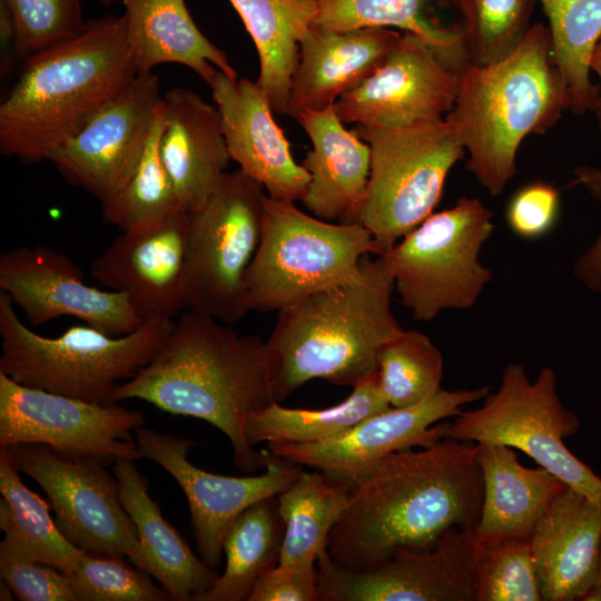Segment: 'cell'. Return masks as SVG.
Listing matches in <instances>:
<instances>
[{"mask_svg":"<svg viewBox=\"0 0 601 601\" xmlns=\"http://www.w3.org/2000/svg\"><path fill=\"white\" fill-rule=\"evenodd\" d=\"M482 501L477 443L442 439L396 451L352 487L326 550L339 566L368 571L398 550L432 549L452 528L474 533Z\"/></svg>","mask_w":601,"mask_h":601,"instance_id":"cell-1","label":"cell"},{"mask_svg":"<svg viewBox=\"0 0 601 601\" xmlns=\"http://www.w3.org/2000/svg\"><path fill=\"white\" fill-rule=\"evenodd\" d=\"M221 324L186 309L151 361L118 384L108 403L138 398L164 412L204 420L229 440L236 467L250 473L265 467L266 455L247 442L245 420L276 402L265 342Z\"/></svg>","mask_w":601,"mask_h":601,"instance_id":"cell-2","label":"cell"},{"mask_svg":"<svg viewBox=\"0 0 601 601\" xmlns=\"http://www.w3.org/2000/svg\"><path fill=\"white\" fill-rule=\"evenodd\" d=\"M368 254L354 279L277 311L265 352L276 402L311 380L354 387L377 374L381 348L400 335L391 306L393 277L382 255Z\"/></svg>","mask_w":601,"mask_h":601,"instance_id":"cell-3","label":"cell"},{"mask_svg":"<svg viewBox=\"0 0 601 601\" xmlns=\"http://www.w3.org/2000/svg\"><path fill=\"white\" fill-rule=\"evenodd\" d=\"M137 75L124 14L87 21L77 37L22 62L0 104L1 154L48 160Z\"/></svg>","mask_w":601,"mask_h":601,"instance_id":"cell-4","label":"cell"},{"mask_svg":"<svg viewBox=\"0 0 601 601\" xmlns=\"http://www.w3.org/2000/svg\"><path fill=\"white\" fill-rule=\"evenodd\" d=\"M564 111L568 101L551 57L550 30L536 22L496 62L461 63L456 99L446 118L459 127L467 170L495 197L516 174L521 142L552 129Z\"/></svg>","mask_w":601,"mask_h":601,"instance_id":"cell-5","label":"cell"},{"mask_svg":"<svg viewBox=\"0 0 601 601\" xmlns=\"http://www.w3.org/2000/svg\"><path fill=\"white\" fill-rule=\"evenodd\" d=\"M13 305L0 290V372L24 386L99 404L151 361L175 324L152 318L121 336L85 324L46 337L26 326Z\"/></svg>","mask_w":601,"mask_h":601,"instance_id":"cell-6","label":"cell"},{"mask_svg":"<svg viewBox=\"0 0 601 601\" xmlns=\"http://www.w3.org/2000/svg\"><path fill=\"white\" fill-rule=\"evenodd\" d=\"M380 255L361 224L309 216L293 201L264 200L259 245L246 272L249 311L273 312L318 290L347 283L363 256Z\"/></svg>","mask_w":601,"mask_h":601,"instance_id":"cell-7","label":"cell"},{"mask_svg":"<svg viewBox=\"0 0 601 601\" xmlns=\"http://www.w3.org/2000/svg\"><path fill=\"white\" fill-rule=\"evenodd\" d=\"M371 149L361 223L380 255L424 221L439 205L449 173L466 154L449 118L406 126L355 125Z\"/></svg>","mask_w":601,"mask_h":601,"instance_id":"cell-8","label":"cell"},{"mask_svg":"<svg viewBox=\"0 0 601 601\" xmlns=\"http://www.w3.org/2000/svg\"><path fill=\"white\" fill-rule=\"evenodd\" d=\"M494 230L493 213L476 197L433 213L384 256L401 303L416 321L445 309H467L491 282L479 260Z\"/></svg>","mask_w":601,"mask_h":601,"instance_id":"cell-9","label":"cell"},{"mask_svg":"<svg viewBox=\"0 0 601 601\" xmlns=\"http://www.w3.org/2000/svg\"><path fill=\"white\" fill-rule=\"evenodd\" d=\"M579 428V417L558 395L552 367H543L532 382L523 365L510 363L497 391L481 407L446 422L443 439L518 449L601 509V477L564 443Z\"/></svg>","mask_w":601,"mask_h":601,"instance_id":"cell-10","label":"cell"},{"mask_svg":"<svg viewBox=\"0 0 601 601\" xmlns=\"http://www.w3.org/2000/svg\"><path fill=\"white\" fill-rule=\"evenodd\" d=\"M266 195L238 168L225 173L205 205L189 214L186 309L227 325L249 312L245 278L259 245Z\"/></svg>","mask_w":601,"mask_h":601,"instance_id":"cell-11","label":"cell"},{"mask_svg":"<svg viewBox=\"0 0 601 601\" xmlns=\"http://www.w3.org/2000/svg\"><path fill=\"white\" fill-rule=\"evenodd\" d=\"M141 412L90 403L21 385L0 372V447L33 443L68 457L140 459L135 431Z\"/></svg>","mask_w":601,"mask_h":601,"instance_id":"cell-12","label":"cell"},{"mask_svg":"<svg viewBox=\"0 0 601 601\" xmlns=\"http://www.w3.org/2000/svg\"><path fill=\"white\" fill-rule=\"evenodd\" d=\"M8 449L18 470L47 494L60 532L79 549L131 558L137 528L126 511L117 477L91 459L68 457L33 443Z\"/></svg>","mask_w":601,"mask_h":601,"instance_id":"cell-13","label":"cell"},{"mask_svg":"<svg viewBox=\"0 0 601 601\" xmlns=\"http://www.w3.org/2000/svg\"><path fill=\"white\" fill-rule=\"evenodd\" d=\"M477 544L452 528L428 550L402 549L372 570L336 564L322 549L316 560L319 601H475Z\"/></svg>","mask_w":601,"mask_h":601,"instance_id":"cell-14","label":"cell"},{"mask_svg":"<svg viewBox=\"0 0 601 601\" xmlns=\"http://www.w3.org/2000/svg\"><path fill=\"white\" fill-rule=\"evenodd\" d=\"M490 387L441 390L408 407H390L370 416L342 435L317 443H267L270 453L294 464L306 465L351 489L386 455L414 446H428L443 439L445 423L463 405L484 400Z\"/></svg>","mask_w":601,"mask_h":601,"instance_id":"cell-15","label":"cell"},{"mask_svg":"<svg viewBox=\"0 0 601 601\" xmlns=\"http://www.w3.org/2000/svg\"><path fill=\"white\" fill-rule=\"evenodd\" d=\"M140 457L166 470L185 493L200 559L211 568L220 561L226 532L257 501L278 495L304 470L265 452V472L255 476H226L197 467L188 460L194 443L140 426L135 431Z\"/></svg>","mask_w":601,"mask_h":601,"instance_id":"cell-16","label":"cell"},{"mask_svg":"<svg viewBox=\"0 0 601 601\" xmlns=\"http://www.w3.org/2000/svg\"><path fill=\"white\" fill-rule=\"evenodd\" d=\"M461 60L404 32L386 60L343 93L334 110L344 124L396 127L445 118L459 90Z\"/></svg>","mask_w":601,"mask_h":601,"instance_id":"cell-17","label":"cell"},{"mask_svg":"<svg viewBox=\"0 0 601 601\" xmlns=\"http://www.w3.org/2000/svg\"><path fill=\"white\" fill-rule=\"evenodd\" d=\"M161 100L157 75L138 72L48 161L67 183L107 201L134 174Z\"/></svg>","mask_w":601,"mask_h":601,"instance_id":"cell-18","label":"cell"},{"mask_svg":"<svg viewBox=\"0 0 601 601\" xmlns=\"http://www.w3.org/2000/svg\"><path fill=\"white\" fill-rule=\"evenodd\" d=\"M0 290L23 311L32 326L72 316L121 336L145 323L125 294L87 285L69 256L41 245L19 246L0 255Z\"/></svg>","mask_w":601,"mask_h":601,"instance_id":"cell-19","label":"cell"},{"mask_svg":"<svg viewBox=\"0 0 601 601\" xmlns=\"http://www.w3.org/2000/svg\"><path fill=\"white\" fill-rule=\"evenodd\" d=\"M189 214L178 210L146 227L121 231L91 264V276L125 294L142 321L186 309Z\"/></svg>","mask_w":601,"mask_h":601,"instance_id":"cell-20","label":"cell"},{"mask_svg":"<svg viewBox=\"0 0 601 601\" xmlns=\"http://www.w3.org/2000/svg\"><path fill=\"white\" fill-rule=\"evenodd\" d=\"M220 116L230 159L276 200H300L309 174L292 154L273 116V107L257 82L217 70L208 85Z\"/></svg>","mask_w":601,"mask_h":601,"instance_id":"cell-21","label":"cell"},{"mask_svg":"<svg viewBox=\"0 0 601 601\" xmlns=\"http://www.w3.org/2000/svg\"><path fill=\"white\" fill-rule=\"evenodd\" d=\"M402 35L381 27L334 31L311 26L299 41L288 116L334 106L386 60Z\"/></svg>","mask_w":601,"mask_h":601,"instance_id":"cell-22","label":"cell"},{"mask_svg":"<svg viewBox=\"0 0 601 601\" xmlns=\"http://www.w3.org/2000/svg\"><path fill=\"white\" fill-rule=\"evenodd\" d=\"M543 601H582L597 583L601 509L565 486L530 539Z\"/></svg>","mask_w":601,"mask_h":601,"instance_id":"cell-23","label":"cell"},{"mask_svg":"<svg viewBox=\"0 0 601 601\" xmlns=\"http://www.w3.org/2000/svg\"><path fill=\"white\" fill-rule=\"evenodd\" d=\"M160 156L180 208L191 214L217 189L230 159L216 106L177 87L162 97Z\"/></svg>","mask_w":601,"mask_h":601,"instance_id":"cell-24","label":"cell"},{"mask_svg":"<svg viewBox=\"0 0 601 601\" xmlns=\"http://www.w3.org/2000/svg\"><path fill=\"white\" fill-rule=\"evenodd\" d=\"M296 121L312 142L302 166L309 183L300 201L317 218L341 224L358 223L366 198L371 149L334 110L305 111Z\"/></svg>","mask_w":601,"mask_h":601,"instance_id":"cell-25","label":"cell"},{"mask_svg":"<svg viewBox=\"0 0 601 601\" xmlns=\"http://www.w3.org/2000/svg\"><path fill=\"white\" fill-rule=\"evenodd\" d=\"M112 472L139 538L129 562L154 577L175 601H195L214 585L217 572L199 559L165 520L135 461L117 459Z\"/></svg>","mask_w":601,"mask_h":601,"instance_id":"cell-26","label":"cell"},{"mask_svg":"<svg viewBox=\"0 0 601 601\" xmlns=\"http://www.w3.org/2000/svg\"><path fill=\"white\" fill-rule=\"evenodd\" d=\"M483 501L475 541L529 540L553 500L568 486L548 470L523 466L513 447L477 443Z\"/></svg>","mask_w":601,"mask_h":601,"instance_id":"cell-27","label":"cell"},{"mask_svg":"<svg viewBox=\"0 0 601 601\" xmlns=\"http://www.w3.org/2000/svg\"><path fill=\"white\" fill-rule=\"evenodd\" d=\"M120 1L138 72H150L157 65L175 62L191 69L207 85L217 70L238 77L226 53L196 26L185 0Z\"/></svg>","mask_w":601,"mask_h":601,"instance_id":"cell-28","label":"cell"},{"mask_svg":"<svg viewBox=\"0 0 601 601\" xmlns=\"http://www.w3.org/2000/svg\"><path fill=\"white\" fill-rule=\"evenodd\" d=\"M252 37L259 58L256 80L274 112L289 115V89L299 41L309 29L318 0H229Z\"/></svg>","mask_w":601,"mask_h":601,"instance_id":"cell-29","label":"cell"},{"mask_svg":"<svg viewBox=\"0 0 601 601\" xmlns=\"http://www.w3.org/2000/svg\"><path fill=\"white\" fill-rule=\"evenodd\" d=\"M390 407L377 373L355 385L347 398L331 407L287 408L273 402L247 415L244 432L252 446L262 442L317 443L337 437L363 420Z\"/></svg>","mask_w":601,"mask_h":601,"instance_id":"cell-30","label":"cell"},{"mask_svg":"<svg viewBox=\"0 0 601 601\" xmlns=\"http://www.w3.org/2000/svg\"><path fill=\"white\" fill-rule=\"evenodd\" d=\"M8 449L0 447V550L50 564L69 574L83 550L72 544L50 515V504L21 481Z\"/></svg>","mask_w":601,"mask_h":601,"instance_id":"cell-31","label":"cell"},{"mask_svg":"<svg viewBox=\"0 0 601 601\" xmlns=\"http://www.w3.org/2000/svg\"><path fill=\"white\" fill-rule=\"evenodd\" d=\"M284 531L277 495L247 508L226 532L224 572L195 601L246 600L256 580L279 563Z\"/></svg>","mask_w":601,"mask_h":601,"instance_id":"cell-32","label":"cell"},{"mask_svg":"<svg viewBox=\"0 0 601 601\" xmlns=\"http://www.w3.org/2000/svg\"><path fill=\"white\" fill-rule=\"evenodd\" d=\"M549 21L551 57L559 71L568 111H594L599 86L590 78V58L601 35V0H538Z\"/></svg>","mask_w":601,"mask_h":601,"instance_id":"cell-33","label":"cell"},{"mask_svg":"<svg viewBox=\"0 0 601 601\" xmlns=\"http://www.w3.org/2000/svg\"><path fill=\"white\" fill-rule=\"evenodd\" d=\"M352 489L319 471L303 470L277 495L285 531L279 563L316 562L335 523L345 511Z\"/></svg>","mask_w":601,"mask_h":601,"instance_id":"cell-34","label":"cell"},{"mask_svg":"<svg viewBox=\"0 0 601 601\" xmlns=\"http://www.w3.org/2000/svg\"><path fill=\"white\" fill-rule=\"evenodd\" d=\"M164 121L161 100L134 174L118 193L101 204L104 221L121 231L149 226L183 210L160 156Z\"/></svg>","mask_w":601,"mask_h":601,"instance_id":"cell-35","label":"cell"},{"mask_svg":"<svg viewBox=\"0 0 601 601\" xmlns=\"http://www.w3.org/2000/svg\"><path fill=\"white\" fill-rule=\"evenodd\" d=\"M465 61L486 66L504 58L529 31L538 0H449Z\"/></svg>","mask_w":601,"mask_h":601,"instance_id":"cell-36","label":"cell"},{"mask_svg":"<svg viewBox=\"0 0 601 601\" xmlns=\"http://www.w3.org/2000/svg\"><path fill=\"white\" fill-rule=\"evenodd\" d=\"M430 0H318L312 27L346 31L367 27L400 29L435 48L464 59L457 32L426 21L423 6ZM449 2V0H444Z\"/></svg>","mask_w":601,"mask_h":601,"instance_id":"cell-37","label":"cell"},{"mask_svg":"<svg viewBox=\"0 0 601 601\" xmlns=\"http://www.w3.org/2000/svg\"><path fill=\"white\" fill-rule=\"evenodd\" d=\"M443 354L417 331H403L377 355L378 383L391 407L416 405L442 390Z\"/></svg>","mask_w":601,"mask_h":601,"instance_id":"cell-38","label":"cell"},{"mask_svg":"<svg viewBox=\"0 0 601 601\" xmlns=\"http://www.w3.org/2000/svg\"><path fill=\"white\" fill-rule=\"evenodd\" d=\"M476 544L475 601H543L529 540Z\"/></svg>","mask_w":601,"mask_h":601,"instance_id":"cell-39","label":"cell"},{"mask_svg":"<svg viewBox=\"0 0 601 601\" xmlns=\"http://www.w3.org/2000/svg\"><path fill=\"white\" fill-rule=\"evenodd\" d=\"M77 601H168L173 597L157 587L150 574L124 558L82 551L67 574Z\"/></svg>","mask_w":601,"mask_h":601,"instance_id":"cell-40","label":"cell"},{"mask_svg":"<svg viewBox=\"0 0 601 601\" xmlns=\"http://www.w3.org/2000/svg\"><path fill=\"white\" fill-rule=\"evenodd\" d=\"M16 26L17 56L27 59L77 37L85 28L81 0H0Z\"/></svg>","mask_w":601,"mask_h":601,"instance_id":"cell-41","label":"cell"},{"mask_svg":"<svg viewBox=\"0 0 601 601\" xmlns=\"http://www.w3.org/2000/svg\"><path fill=\"white\" fill-rule=\"evenodd\" d=\"M0 574L22 601H77L69 577L59 569L0 550Z\"/></svg>","mask_w":601,"mask_h":601,"instance_id":"cell-42","label":"cell"},{"mask_svg":"<svg viewBox=\"0 0 601 601\" xmlns=\"http://www.w3.org/2000/svg\"><path fill=\"white\" fill-rule=\"evenodd\" d=\"M561 210V195L554 185L531 181L520 187L505 208V221L511 231L522 239H539L556 225Z\"/></svg>","mask_w":601,"mask_h":601,"instance_id":"cell-43","label":"cell"},{"mask_svg":"<svg viewBox=\"0 0 601 601\" xmlns=\"http://www.w3.org/2000/svg\"><path fill=\"white\" fill-rule=\"evenodd\" d=\"M315 564L278 563L256 580L246 601H319Z\"/></svg>","mask_w":601,"mask_h":601,"instance_id":"cell-44","label":"cell"},{"mask_svg":"<svg viewBox=\"0 0 601 601\" xmlns=\"http://www.w3.org/2000/svg\"><path fill=\"white\" fill-rule=\"evenodd\" d=\"M572 185L583 187L601 205V168L591 165L575 167ZM573 274L588 289L601 294V230L594 243L574 260Z\"/></svg>","mask_w":601,"mask_h":601,"instance_id":"cell-45","label":"cell"},{"mask_svg":"<svg viewBox=\"0 0 601 601\" xmlns=\"http://www.w3.org/2000/svg\"><path fill=\"white\" fill-rule=\"evenodd\" d=\"M1 78L7 77L17 56V35L13 18L7 6L0 2Z\"/></svg>","mask_w":601,"mask_h":601,"instance_id":"cell-46","label":"cell"},{"mask_svg":"<svg viewBox=\"0 0 601 601\" xmlns=\"http://www.w3.org/2000/svg\"><path fill=\"white\" fill-rule=\"evenodd\" d=\"M590 70L593 71L600 80L599 93H598V99H597V104L594 108V114L597 116L599 129L601 132V35L598 41L595 42L592 53H591Z\"/></svg>","mask_w":601,"mask_h":601,"instance_id":"cell-47","label":"cell"},{"mask_svg":"<svg viewBox=\"0 0 601 601\" xmlns=\"http://www.w3.org/2000/svg\"><path fill=\"white\" fill-rule=\"evenodd\" d=\"M582 601H601V585L595 583L583 597Z\"/></svg>","mask_w":601,"mask_h":601,"instance_id":"cell-48","label":"cell"},{"mask_svg":"<svg viewBox=\"0 0 601 601\" xmlns=\"http://www.w3.org/2000/svg\"><path fill=\"white\" fill-rule=\"evenodd\" d=\"M597 583L601 585V549H600L599 571H598V580H597Z\"/></svg>","mask_w":601,"mask_h":601,"instance_id":"cell-49","label":"cell"},{"mask_svg":"<svg viewBox=\"0 0 601 601\" xmlns=\"http://www.w3.org/2000/svg\"><path fill=\"white\" fill-rule=\"evenodd\" d=\"M105 6H110L119 0H99Z\"/></svg>","mask_w":601,"mask_h":601,"instance_id":"cell-50","label":"cell"}]
</instances>
